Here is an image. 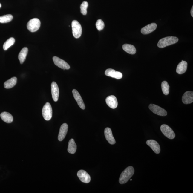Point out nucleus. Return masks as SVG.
<instances>
[{"instance_id":"f257e3e1","label":"nucleus","mask_w":193,"mask_h":193,"mask_svg":"<svg viewBox=\"0 0 193 193\" xmlns=\"http://www.w3.org/2000/svg\"><path fill=\"white\" fill-rule=\"evenodd\" d=\"M134 172V167L129 166L122 173L119 178V183L121 184L126 183L133 175Z\"/></svg>"},{"instance_id":"f03ea898","label":"nucleus","mask_w":193,"mask_h":193,"mask_svg":"<svg viewBox=\"0 0 193 193\" xmlns=\"http://www.w3.org/2000/svg\"><path fill=\"white\" fill-rule=\"evenodd\" d=\"M178 38L173 36H170L163 38L160 40L157 44V46L160 48H163L174 44L177 42Z\"/></svg>"},{"instance_id":"7ed1b4c3","label":"nucleus","mask_w":193,"mask_h":193,"mask_svg":"<svg viewBox=\"0 0 193 193\" xmlns=\"http://www.w3.org/2000/svg\"><path fill=\"white\" fill-rule=\"evenodd\" d=\"M41 26V22L37 18L32 19L28 22L27 24V29L32 32L37 31Z\"/></svg>"},{"instance_id":"20e7f679","label":"nucleus","mask_w":193,"mask_h":193,"mask_svg":"<svg viewBox=\"0 0 193 193\" xmlns=\"http://www.w3.org/2000/svg\"><path fill=\"white\" fill-rule=\"evenodd\" d=\"M42 114L44 118L46 121H49L52 117V109L51 105L48 102L45 103L43 106Z\"/></svg>"},{"instance_id":"39448f33","label":"nucleus","mask_w":193,"mask_h":193,"mask_svg":"<svg viewBox=\"0 0 193 193\" xmlns=\"http://www.w3.org/2000/svg\"><path fill=\"white\" fill-rule=\"evenodd\" d=\"M72 27L73 34L76 39L81 37L82 33L81 25L77 21L74 20L72 22Z\"/></svg>"},{"instance_id":"423d86ee","label":"nucleus","mask_w":193,"mask_h":193,"mask_svg":"<svg viewBox=\"0 0 193 193\" xmlns=\"http://www.w3.org/2000/svg\"><path fill=\"white\" fill-rule=\"evenodd\" d=\"M160 129L164 135L169 139H173L175 137V134L173 130L168 125L165 124L162 125Z\"/></svg>"},{"instance_id":"0eeeda50","label":"nucleus","mask_w":193,"mask_h":193,"mask_svg":"<svg viewBox=\"0 0 193 193\" xmlns=\"http://www.w3.org/2000/svg\"><path fill=\"white\" fill-rule=\"evenodd\" d=\"M149 108L154 113L158 115L165 116L167 115L166 111L157 105L151 104L149 105Z\"/></svg>"},{"instance_id":"6e6552de","label":"nucleus","mask_w":193,"mask_h":193,"mask_svg":"<svg viewBox=\"0 0 193 193\" xmlns=\"http://www.w3.org/2000/svg\"><path fill=\"white\" fill-rule=\"evenodd\" d=\"M53 59L55 65L59 68L64 70H69L70 69V65L66 62L61 58L54 56L53 58Z\"/></svg>"},{"instance_id":"1a4fd4ad","label":"nucleus","mask_w":193,"mask_h":193,"mask_svg":"<svg viewBox=\"0 0 193 193\" xmlns=\"http://www.w3.org/2000/svg\"><path fill=\"white\" fill-rule=\"evenodd\" d=\"M77 176L80 180L83 183H88L91 181L90 175L83 170H80L77 173Z\"/></svg>"},{"instance_id":"9d476101","label":"nucleus","mask_w":193,"mask_h":193,"mask_svg":"<svg viewBox=\"0 0 193 193\" xmlns=\"http://www.w3.org/2000/svg\"><path fill=\"white\" fill-rule=\"evenodd\" d=\"M105 74L108 77L115 78L118 79H121L123 77L122 74L121 72L116 71L115 70L111 68L107 69L105 71Z\"/></svg>"},{"instance_id":"9b49d317","label":"nucleus","mask_w":193,"mask_h":193,"mask_svg":"<svg viewBox=\"0 0 193 193\" xmlns=\"http://www.w3.org/2000/svg\"><path fill=\"white\" fill-rule=\"evenodd\" d=\"M105 101L107 105L111 108L115 109L117 107V100L115 96L111 95L107 96Z\"/></svg>"},{"instance_id":"f8f14e48","label":"nucleus","mask_w":193,"mask_h":193,"mask_svg":"<svg viewBox=\"0 0 193 193\" xmlns=\"http://www.w3.org/2000/svg\"><path fill=\"white\" fill-rule=\"evenodd\" d=\"M146 143L149 147H150L154 151V153L156 154H159L161 151L160 145L156 141L154 140H147Z\"/></svg>"},{"instance_id":"ddd939ff","label":"nucleus","mask_w":193,"mask_h":193,"mask_svg":"<svg viewBox=\"0 0 193 193\" xmlns=\"http://www.w3.org/2000/svg\"><path fill=\"white\" fill-rule=\"evenodd\" d=\"M51 92L53 99L54 102L58 101L59 96V89L56 82H53L51 84Z\"/></svg>"},{"instance_id":"4468645a","label":"nucleus","mask_w":193,"mask_h":193,"mask_svg":"<svg viewBox=\"0 0 193 193\" xmlns=\"http://www.w3.org/2000/svg\"><path fill=\"white\" fill-rule=\"evenodd\" d=\"M68 125L67 123H63L60 127L58 140L60 141H62L64 139L68 131Z\"/></svg>"},{"instance_id":"2eb2a0df","label":"nucleus","mask_w":193,"mask_h":193,"mask_svg":"<svg viewBox=\"0 0 193 193\" xmlns=\"http://www.w3.org/2000/svg\"><path fill=\"white\" fill-rule=\"evenodd\" d=\"M72 93L74 98L77 102L78 105L82 110H85V105L79 92L75 89H74L73 90Z\"/></svg>"},{"instance_id":"dca6fc26","label":"nucleus","mask_w":193,"mask_h":193,"mask_svg":"<svg viewBox=\"0 0 193 193\" xmlns=\"http://www.w3.org/2000/svg\"><path fill=\"white\" fill-rule=\"evenodd\" d=\"M157 25L155 23H152L141 29V32L143 34H148L156 30Z\"/></svg>"},{"instance_id":"f3484780","label":"nucleus","mask_w":193,"mask_h":193,"mask_svg":"<svg viewBox=\"0 0 193 193\" xmlns=\"http://www.w3.org/2000/svg\"><path fill=\"white\" fill-rule=\"evenodd\" d=\"M105 136L109 143L111 145H114L116 143L115 139L113 136L111 130L110 128L107 127L105 130Z\"/></svg>"},{"instance_id":"a211bd4d","label":"nucleus","mask_w":193,"mask_h":193,"mask_svg":"<svg viewBox=\"0 0 193 193\" xmlns=\"http://www.w3.org/2000/svg\"><path fill=\"white\" fill-rule=\"evenodd\" d=\"M182 101L185 104L192 103L193 102V92L188 91L185 93L182 97Z\"/></svg>"},{"instance_id":"6ab92c4d","label":"nucleus","mask_w":193,"mask_h":193,"mask_svg":"<svg viewBox=\"0 0 193 193\" xmlns=\"http://www.w3.org/2000/svg\"><path fill=\"white\" fill-rule=\"evenodd\" d=\"M187 68V63L186 61H182L177 67L176 72L179 74L184 73Z\"/></svg>"},{"instance_id":"aec40b11","label":"nucleus","mask_w":193,"mask_h":193,"mask_svg":"<svg viewBox=\"0 0 193 193\" xmlns=\"http://www.w3.org/2000/svg\"><path fill=\"white\" fill-rule=\"evenodd\" d=\"M1 117L3 121L7 123H10L13 121V117L9 113L3 112L1 114Z\"/></svg>"},{"instance_id":"412c9836","label":"nucleus","mask_w":193,"mask_h":193,"mask_svg":"<svg viewBox=\"0 0 193 193\" xmlns=\"http://www.w3.org/2000/svg\"><path fill=\"white\" fill-rule=\"evenodd\" d=\"M124 50L130 54H134L136 53V48L134 45L125 44L122 46Z\"/></svg>"},{"instance_id":"4be33fe9","label":"nucleus","mask_w":193,"mask_h":193,"mask_svg":"<svg viewBox=\"0 0 193 193\" xmlns=\"http://www.w3.org/2000/svg\"><path fill=\"white\" fill-rule=\"evenodd\" d=\"M17 78L13 77L7 80L4 83V88L6 89L11 88L14 87L17 84Z\"/></svg>"},{"instance_id":"5701e85b","label":"nucleus","mask_w":193,"mask_h":193,"mask_svg":"<svg viewBox=\"0 0 193 193\" xmlns=\"http://www.w3.org/2000/svg\"><path fill=\"white\" fill-rule=\"evenodd\" d=\"M28 48L24 47L20 52L19 55V59L21 64H23L25 61L28 53Z\"/></svg>"},{"instance_id":"b1692460","label":"nucleus","mask_w":193,"mask_h":193,"mask_svg":"<svg viewBox=\"0 0 193 193\" xmlns=\"http://www.w3.org/2000/svg\"><path fill=\"white\" fill-rule=\"evenodd\" d=\"M77 150V145L73 139H71L69 142L68 151L69 153L74 154Z\"/></svg>"},{"instance_id":"393cba45","label":"nucleus","mask_w":193,"mask_h":193,"mask_svg":"<svg viewBox=\"0 0 193 193\" xmlns=\"http://www.w3.org/2000/svg\"><path fill=\"white\" fill-rule=\"evenodd\" d=\"M15 42V40L14 38H10L8 39L5 42L4 44L3 48L4 50H6L10 48V47L14 45Z\"/></svg>"},{"instance_id":"a878e982","label":"nucleus","mask_w":193,"mask_h":193,"mask_svg":"<svg viewBox=\"0 0 193 193\" xmlns=\"http://www.w3.org/2000/svg\"><path fill=\"white\" fill-rule=\"evenodd\" d=\"M161 88L162 91L164 94L166 95H168L169 93V89L170 86L167 82L166 81H164L162 82L161 84Z\"/></svg>"},{"instance_id":"bb28decb","label":"nucleus","mask_w":193,"mask_h":193,"mask_svg":"<svg viewBox=\"0 0 193 193\" xmlns=\"http://www.w3.org/2000/svg\"><path fill=\"white\" fill-rule=\"evenodd\" d=\"M13 16L11 14H7L0 17V23H2L9 22L12 21Z\"/></svg>"},{"instance_id":"cd10ccee","label":"nucleus","mask_w":193,"mask_h":193,"mask_svg":"<svg viewBox=\"0 0 193 193\" xmlns=\"http://www.w3.org/2000/svg\"><path fill=\"white\" fill-rule=\"evenodd\" d=\"M88 6V4L86 1H83L82 3L80 8L81 13L83 15H86L87 14V8Z\"/></svg>"},{"instance_id":"c85d7f7f","label":"nucleus","mask_w":193,"mask_h":193,"mask_svg":"<svg viewBox=\"0 0 193 193\" xmlns=\"http://www.w3.org/2000/svg\"><path fill=\"white\" fill-rule=\"evenodd\" d=\"M96 27L98 30L101 31L103 30L105 27V24L102 20L98 19L96 22Z\"/></svg>"},{"instance_id":"c756f323","label":"nucleus","mask_w":193,"mask_h":193,"mask_svg":"<svg viewBox=\"0 0 193 193\" xmlns=\"http://www.w3.org/2000/svg\"><path fill=\"white\" fill-rule=\"evenodd\" d=\"M191 15H192V17H193V6L192 7V10H191Z\"/></svg>"},{"instance_id":"7c9ffc66","label":"nucleus","mask_w":193,"mask_h":193,"mask_svg":"<svg viewBox=\"0 0 193 193\" xmlns=\"http://www.w3.org/2000/svg\"><path fill=\"white\" fill-rule=\"evenodd\" d=\"M1 4L0 3V8H1Z\"/></svg>"},{"instance_id":"2f4dec72","label":"nucleus","mask_w":193,"mask_h":193,"mask_svg":"<svg viewBox=\"0 0 193 193\" xmlns=\"http://www.w3.org/2000/svg\"><path fill=\"white\" fill-rule=\"evenodd\" d=\"M130 181H132V179H131V180H130Z\"/></svg>"}]
</instances>
